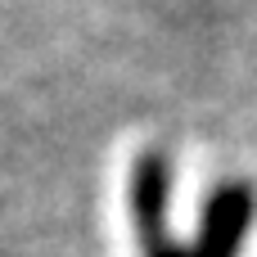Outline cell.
I'll return each mask as SVG.
<instances>
[{
  "label": "cell",
  "instance_id": "cell-1",
  "mask_svg": "<svg viewBox=\"0 0 257 257\" xmlns=\"http://www.w3.org/2000/svg\"><path fill=\"white\" fill-rule=\"evenodd\" d=\"M163 199H167V167L158 154H140L131 167V217L140 230V248H145V257H194V253H181L176 244H167Z\"/></svg>",
  "mask_w": 257,
  "mask_h": 257
}]
</instances>
